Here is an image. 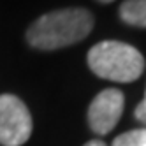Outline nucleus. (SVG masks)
<instances>
[{
    "label": "nucleus",
    "mask_w": 146,
    "mask_h": 146,
    "mask_svg": "<svg viewBox=\"0 0 146 146\" xmlns=\"http://www.w3.org/2000/svg\"><path fill=\"white\" fill-rule=\"evenodd\" d=\"M93 28V16L88 9L69 7L51 11L30 25L27 40L32 48L51 51L83 40Z\"/></svg>",
    "instance_id": "1"
},
{
    "label": "nucleus",
    "mask_w": 146,
    "mask_h": 146,
    "mask_svg": "<svg viewBox=\"0 0 146 146\" xmlns=\"http://www.w3.org/2000/svg\"><path fill=\"white\" fill-rule=\"evenodd\" d=\"M88 67L99 78L132 83L144 70V58L137 49L120 40H102L88 51Z\"/></svg>",
    "instance_id": "2"
},
{
    "label": "nucleus",
    "mask_w": 146,
    "mask_h": 146,
    "mask_svg": "<svg viewBox=\"0 0 146 146\" xmlns=\"http://www.w3.org/2000/svg\"><path fill=\"white\" fill-rule=\"evenodd\" d=\"M32 134V116L21 99L11 93L0 95V144L21 146Z\"/></svg>",
    "instance_id": "3"
},
{
    "label": "nucleus",
    "mask_w": 146,
    "mask_h": 146,
    "mask_svg": "<svg viewBox=\"0 0 146 146\" xmlns=\"http://www.w3.org/2000/svg\"><path fill=\"white\" fill-rule=\"evenodd\" d=\"M123 106H125V97L120 90H116V88L102 90L92 100L90 108H88L90 129L99 135L109 134L120 121Z\"/></svg>",
    "instance_id": "4"
},
{
    "label": "nucleus",
    "mask_w": 146,
    "mask_h": 146,
    "mask_svg": "<svg viewBox=\"0 0 146 146\" xmlns=\"http://www.w3.org/2000/svg\"><path fill=\"white\" fill-rule=\"evenodd\" d=\"M120 18L127 25L146 28V0H125L120 5Z\"/></svg>",
    "instance_id": "5"
},
{
    "label": "nucleus",
    "mask_w": 146,
    "mask_h": 146,
    "mask_svg": "<svg viewBox=\"0 0 146 146\" xmlns=\"http://www.w3.org/2000/svg\"><path fill=\"white\" fill-rule=\"evenodd\" d=\"M113 146H146V129L129 130L118 135L113 141Z\"/></svg>",
    "instance_id": "6"
},
{
    "label": "nucleus",
    "mask_w": 146,
    "mask_h": 146,
    "mask_svg": "<svg viewBox=\"0 0 146 146\" xmlns=\"http://www.w3.org/2000/svg\"><path fill=\"white\" fill-rule=\"evenodd\" d=\"M134 116L137 118L143 125H146V92H144V99L137 104V108H135V113Z\"/></svg>",
    "instance_id": "7"
},
{
    "label": "nucleus",
    "mask_w": 146,
    "mask_h": 146,
    "mask_svg": "<svg viewBox=\"0 0 146 146\" xmlns=\"http://www.w3.org/2000/svg\"><path fill=\"white\" fill-rule=\"evenodd\" d=\"M85 146H106V144H104L102 141H99V139H93V141H88Z\"/></svg>",
    "instance_id": "8"
},
{
    "label": "nucleus",
    "mask_w": 146,
    "mask_h": 146,
    "mask_svg": "<svg viewBox=\"0 0 146 146\" xmlns=\"http://www.w3.org/2000/svg\"><path fill=\"white\" fill-rule=\"evenodd\" d=\"M99 2H102V4H109V2H114V0H99Z\"/></svg>",
    "instance_id": "9"
}]
</instances>
